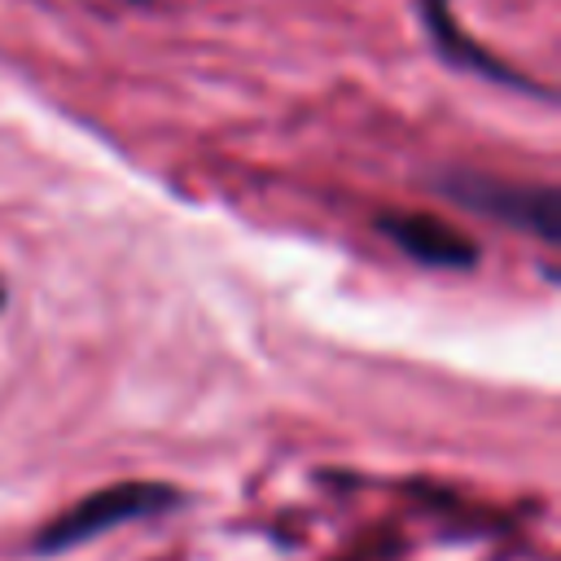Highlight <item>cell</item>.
<instances>
[{"label":"cell","mask_w":561,"mask_h":561,"mask_svg":"<svg viewBox=\"0 0 561 561\" xmlns=\"http://www.w3.org/2000/svg\"><path fill=\"white\" fill-rule=\"evenodd\" d=\"M438 188L478 215L526 228L548 245L557 241V193L548 184H513V180L482 175V171H451L438 180Z\"/></svg>","instance_id":"7a4b0ae2"},{"label":"cell","mask_w":561,"mask_h":561,"mask_svg":"<svg viewBox=\"0 0 561 561\" xmlns=\"http://www.w3.org/2000/svg\"><path fill=\"white\" fill-rule=\"evenodd\" d=\"M180 504V491L167 486V482H114V486H101L92 491L88 500H79L75 508H66L61 517H53L39 539H35V552L39 557H53V552H66V548H79L123 522H136V517H158L167 508Z\"/></svg>","instance_id":"6da1fadb"},{"label":"cell","mask_w":561,"mask_h":561,"mask_svg":"<svg viewBox=\"0 0 561 561\" xmlns=\"http://www.w3.org/2000/svg\"><path fill=\"white\" fill-rule=\"evenodd\" d=\"M0 302H4V289H0Z\"/></svg>","instance_id":"5b68a950"},{"label":"cell","mask_w":561,"mask_h":561,"mask_svg":"<svg viewBox=\"0 0 561 561\" xmlns=\"http://www.w3.org/2000/svg\"><path fill=\"white\" fill-rule=\"evenodd\" d=\"M377 228L416 263L425 267H473L478 263V245L451 228L447 219L438 215H421V210H408V215H381Z\"/></svg>","instance_id":"277c9868"},{"label":"cell","mask_w":561,"mask_h":561,"mask_svg":"<svg viewBox=\"0 0 561 561\" xmlns=\"http://www.w3.org/2000/svg\"><path fill=\"white\" fill-rule=\"evenodd\" d=\"M416 13H421V26H425V35H430V44H434V53L447 61V66H456V70H469V75H478V79H491V83H504V88H517V92H535V96H548L535 79H526L522 70H513V66H504L500 57H491L478 39H469L465 31H460V22H456V13H451V0H416Z\"/></svg>","instance_id":"3957f363"}]
</instances>
